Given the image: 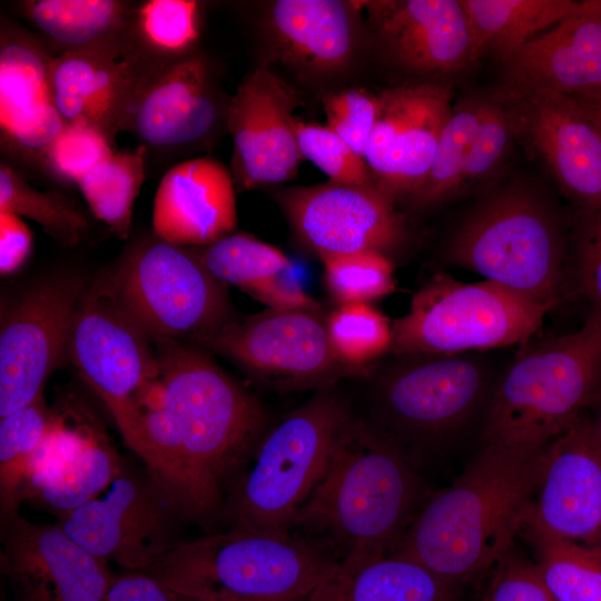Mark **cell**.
<instances>
[{"mask_svg":"<svg viewBox=\"0 0 601 601\" xmlns=\"http://www.w3.org/2000/svg\"><path fill=\"white\" fill-rule=\"evenodd\" d=\"M19 601H46V600L36 593L21 592Z\"/></svg>","mask_w":601,"mask_h":601,"instance_id":"11a10c76","label":"cell"},{"mask_svg":"<svg viewBox=\"0 0 601 601\" xmlns=\"http://www.w3.org/2000/svg\"><path fill=\"white\" fill-rule=\"evenodd\" d=\"M358 30V4L351 1L277 0L264 17L275 59L309 75L344 69L356 52Z\"/></svg>","mask_w":601,"mask_h":601,"instance_id":"484cf974","label":"cell"},{"mask_svg":"<svg viewBox=\"0 0 601 601\" xmlns=\"http://www.w3.org/2000/svg\"><path fill=\"white\" fill-rule=\"evenodd\" d=\"M147 173L146 151H115L77 184L93 216L120 239L129 236L132 207Z\"/></svg>","mask_w":601,"mask_h":601,"instance_id":"d6a6232c","label":"cell"},{"mask_svg":"<svg viewBox=\"0 0 601 601\" xmlns=\"http://www.w3.org/2000/svg\"><path fill=\"white\" fill-rule=\"evenodd\" d=\"M523 529L601 548V440L589 412L546 446Z\"/></svg>","mask_w":601,"mask_h":601,"instance_id":"e0dca14e","label":"cell"},{"mask_svg":"<svg viewBox=\"0 0 601 601\" xmlns=\"http://www.w3.org/2000/svg\"><path fill=\"white\" fill-rule=\"evenodd\" d=\"M155 342L157 376L118 428L180 515L210 530L225 515L223 487L249 459L266 414L206 352Z\"/></svg>","mask_w":601,"mask_h":601,"instance_id":"6da1fadb","label":"cell"},{"mask_svg":"<svg viewBox=\"0 0 601 601\" xmlns=\"http://www.w3.org/2000/svg\"><path fill=\"white\" fill-rule=\"evenodd\" d=\"M124 469L121 457L100 433L75 461L50 475L28 500L60 519L97 499Z\"/></svg>","mask_w":601,"mask_h":601,"instance_id":"836d02e7","label":"cell"},{"mask_svg":"<svg viewBox=\"0 0 601 601\" xmlns=\"http://www.w3.org/2000/svg\"><path fill=\"white\" fill-rule=\"evenodd\" d=\"M200 3L191 0L136 1L129 29L131 50L152 66L177 62L196 51Z\"/></svg>","mask_w":601,"mask_h":601,"instance_id":"4dcf8cb0","label":"cell"},{"mask_svg":"<svg viewBox=\"0 0 601 601\" xmlns=\"http://www.w3.org/2000/svg\"><path fill=\"white\" fill-rule=\"evenodd\" d=\"M579 10L581 12L601 18V0H584L580 1Z\"/></svg>","mask_w":601,"mask_h":601,"instance_id":"db71d44e","label":"cell"},{"mask_svg":"<svg viewBox=\"0 0 601 601\" xmlns=\"http://www.w3.org/2000/svg\"><path fill=\"white\" fill-rule=\"evenodd\" d=\"M551 307L484 280L435 274L392 323L395 355H450L528 342Z\"/></svg>","mask_w":601,"mask_h":601,"instance_id":"9c48e42d","label":"cell"},{"mask_svg":"<svg viewBox=\"0 0 601 601\" xmlns=\"http://www.w3.org/2000/svg\"><path fill=\"white\" fill-rule=\"evenodd\" d=\"M327 125L355 152H364L378 112V96L363 88L331 92L324 97Z\"/></svg>","mask_w":601,"mask_h":601,"instance_id":"bcb514c9","label":"cell"},{"mask_svg":"<svg viewBox=\"0 0 601 601\" xmlns=\"http://www.w3.org/2000/svg\"><path fill=\"white\" fill-rule=\"evenodd\" d=\"M364 160L373 184L392 200H407L424 184L452 112L446 81L406 82L382 91Z\"/></svg>","mask_w":601,"mask_h":601,"instance_id":"2e32d148","label":"cell"},{"mask_svg":"<svg viewBox=\"0 0 601 601\" xmlns=\"http://www.w3.org/2000/svg\"><path fill=\"white\" fill-rule=\"evenodd\" d=\"M237 209L234 178L210 157L169 167L157 187L152 233L171 244L201 247L234 233Z\"/></svg>","mask_w":601,"mask_h":601,"instance_id":"d4e9b609","label":"cell"},{"mask_svg":"<svg viewBox=\"0 0 601 601\" xmlns=\"http://www.w3.org/2000/svg\"><path fill=\"white\" fill-rule=\"evenodd\" d=\"M482 601H555L534 562L512 551L489 575Z\"/></svg>","mask_w":601,"mask_h":601,"instance_id":"7dc6e473","label":"cell"},{"mask_svg":"<svg viewBox=\"0 0 601 601\" xmlns=\"http://www.w3.org/2000/svg\"><path fill=\"white\" fill-rule=\"evenodd\" d=\"M82 282L62 277L27 292L3 316L0 331V417L42 396L68 354Z\"/></svg>","mask_w":601,"mask_h":601,"instance_id":"9a60e30c","label":"cell"},{"mask_svg":"<svg viewBox=\"0 0 601 601\" xmlns=\"http://www.w3.org/2000/svg\"><path fill=\"white\" fill-rule=\"evenodd\" d=\"M178 515L148 473L124 469L101 499L79 506L57 524L102 561L128 571H147L179 543L174 540Z\"/></svg>","mask_w":601,"mask_h":601,"instance_id":"5bb4252c","label":"cell"},{"mask_svg":"<svg viewBox=\"0 0 601 601\" xmlns=\"http://www.w3.org/2000/svg\"><path fill=\"white\" fill-rule=\"evenodd\" d=\"M191 248L218 282L247 294L290 269V262L283 252L246 233H233L213 244Z\"/></svg>","mask_w":601,"mask_h":601,"instance_id":"74e56055","label":"cell"},{"mask_svg":"<svg viewBox=\"0 0 601 601\" xmlns=\"http://www.w3.org/2000/svg\"><path fill=\"white\" fill-rule=\"evenodd\" d=\"M486 99L471 93L453 105L422 187L407 201L416 208L441 204L464 190V173Z\"/></svg>","mask_w":601,"mask_h":601,"instance_id":"1f68e13d","label":"cell"},{"mask_svg":"<svg viewBox=\"0 0 601 601\" xmlns=\"http://www.w3.org/2000/svg\"><path fill=\"white\" fill-rule=\"evenodd\" d=\"M535 565L555 601H601V548L523 529Z\"/></svg>","mask_w":601,"mask_h":601,"instance_id":"d590c367","label":"cell"},{"mask_svg":"<svg viewBox=\"0 0 601 601\" xmlns=\"http://www.w3.org/2000/svg\"><path fill=\"white\" fill-rule=\"evenodd\" d=\"M0 211L29 218L62 246L81 243L90 228L83 210L60 191L39 190L20 169L0 162Z\"/></svg>","mask_w":601,"mask_h":601,"instance_id":"e575fe53","label":"cell"},{"mask_svg":"<svg viewBox=\"0 0 601 601\" xmlns=\"http://www.w3.org/2000/svg\"><path fill=\"white\" fill-rule=\"evenodd\" d=\"M158 67L131 49L52 57L50 100L66 124L95 129L115 147L146 79Z\"/></svg>","mask_w":601,"mask_h":601,"instance_id":"7402d4cb","label":"cell"},{"mask_svg":"<svg viewBox=\"0 0 601 601\" xmlns=\"http://www.w3.org/2000/svg\"><path fill=\"white\" fill-rule=\"evenodd\" d=\"M514 142L508 106L489 90L464 173V189L496 177Z\"/></svg>","mask_w":601,"mask_h":601,"instance_id":"b9f144b4","label":"cell"},{"mask_svg":"<svg viewBox=\"0 0 601 601\" xmlns=\"http://www.w3.org/2000/svg\"><path fill=\"white\" fill-rule=\"evenodd\" d=\"M278 201L302 242L321 258L363 250L388 252L405 229L394 200L375 185L328 183L292 187Z\"/></svg>","mask_w":601,"mask_h":601,"instance_id":"ac0fdd59","label":"cell"},{"mask_svg":"<svg viewBox=\"0 0 601 601\" xmlns=\"http://www.w3.org/2000/svg\"><path fill=\"white\" fill-rule=\"evenodd\" d=\"M548 445H481L430 495L393 554L461 585L490 575L524 528Z\"/></svg>","mask_w":601,"mask_h":601,"instance_id":"3957f363","label":"cell"},{"mask_svg":"<svg viewBox=\"0 0 601 601\" xmlns=\"http://www.w3.org/2000/svg\"><path fill=\"white\" fill-rule=\"evenodd\" d=\"M504 104L515 141L543 164L560 193L575 209L601 208V136L581 107L555 92Z\"/></svg>","mask_w":601,"mask_h":601,"instance_id":"ffe728a7","label":"cell"},{"mask_svg":"<svg viewBox=\"0 0 601 601\" xmlns=\"http://www.w3.org/2000/svg\"><path fill=\"white\" fill-rule=\"evenodd\" d=\"M501 66L490 91L503 102L536 92L571 95L601 87V18L578 8Z\"/></svg>","mask_w":601,"mask_h":601,"instance_id":"603a6c76","label":"cell"},{"mask_svg":"<svg viewBox=\"0 0 601 601\" xmlns=\"http://www.w3.org/2000/svg\"><path fill=\"white\" fill-rule=\"evenodd\" d=\"M136 1L23 0L13 3L52 57L131 49L129 29Z\"/></svg>","mask_w":601,"mask_h":601,"instance_id":"4316f807","label":"cell"},{"mask_svg":"<svg viewBox=\"0 0 601 601\" xmlns=\"http://www.w3.org/2000/svg\"><path fill=\"white\" fill-rule=\"evenodd\" d=\"M104 601H177V597L149 572L128 571L114 578Z\"/></svg>","mask_w":601,"mask_h":601,"instance_id":"c3c4849f","label":"cell"},{"mask_svg":"<svg viewBox=\"0 0 601 601\" xmlns=\"http://www.w3.org/2000/svg\"><path fill=\"white\" fill-rule=\"evenodd\" d=\"M229 97L215 82L208 59L195 53L150 72L122 127L146 161H174L208 146L227 129Z\"/></svg>","mask_w":601,"mask_h":601,"instance_id":"4fadbf2b","label":"cell"},{"mask_svg":"<svg viewBox=\"0 0 601 601\" xmlns=\"http://www.w3.org/2000/svg\"><path fill=\"white\" fill-rule=\"evenodd\" d=\"M348 403L333 386L317 392L265 431L235 483L225 515L231 526L288 533L321 480Z\"/></svg>","mask_w":601,"mask_h":601,"instance_id":"ba28073f","label":"cell"},{"mask_svg":"<svg viewBox=\"0 0 601 601\" xmlns=\"http://www.w3.org/2000/svg\"><path fill=\"white\" fill-rule=\"evenodd\" d=\"M155 339L122 300L114 276L85 290L76 312L68 355L106 404L116 424L157 376Z\"/></svg>","mask_w":601,"mask_h":601,"instance_id":"7c38bea8","label":"cell"},{"mask_svg":"<svg viewBox=\"0 0 601 601\" xmlns=\"http://www.w3.org/2000/svg\"><path fill=\"white\" fill-rule=\"evenodd\" d=\"M115 151L97 130L67 124L43 152L38 170L58 184L77 186L88 171Z\"/></svg>","mask_w":601,"mask_h":601,"instance_id":"60d3db41","label":"cell"},{"mask_svg":"<svg viewBox=\"0 0 601 601\" xmlns=\"http://www.w3.org/2000/svg\"><path fill=\"white\" fill-rule=\"evenodd\" d=\"M177 601H229V600H216V599H197V598H188V597H181L177 595ZM297 601H306V599L297 600Z\"/></svg>","mask_w":601,"mask_h":601,"instance_id":"9f6ffc18","label":"cell"},{"mask_svg":"<svg viewBox=\"0 0 601 601\" xmlns=\"http://www.w3.org/2000/svg\"><path fill=\"white\" fill-rule=\"evenodd\" d=\"M114 279L127 307L155 341L195 342L231 317L226 285L194 249L154 233L132 244Z\"/></svg>","mask_w":601,"mask_h":601,"instance_id":"30bf717a","label":"cell"},{"mask_svg":"<svg viewBox=\"0 0 601 601\" xmlns=\"http://www.w3.org/2000/svg\"><path fill=\"white\" fill-rule=\"evenodd\" d=\"M570 96L601 136V87L574 92Z\"/></svg>","mask_w":601,"mask_h":601,"instance_id":"816d5d0a","label":"cell"},{"mask_svg":"<svg viewBox=\"0 0 601 601\" xmlns=\"http://www.w3.org/2000/svg\"><path fill=\"white\" fill-rule=\"evenodd\" d=\"M396 355L375 378L368 421L418 469L485 412L496 380L476 354Z\"/></svg>","mask_w":601,"mask_h":601,"instance_id":"52a82bcc","label":"cell"},{"mask_svg":"<svg viewBox=\"0 0 601 601\" xmlns=\"http://www.w3.org/2000/svg\"><path fill=\"white\" fill-rule=\"evenodd\" d=\"M462 587L392 554L352 569L338 565L306 601H462Z\"/></svg>","mask_w":601,"mask_h":601,"instance_id":"83f0119b","label":"cell"},{"mask_svg":"<svg viewBox=\"0 0 601 601\" xmlns=\"http://www.w3.org/2000/svg\"><path fill=\"white\" fill-rule=\"evenodd\" d=\"M51 53L40 38L1 16L0 128L50 100Z\"/></svg>","mask_w":601,"mask_h":601,"instance_id":"f546056e","label":"cell"},{"mask_svg":"<svg viewBox=\"0 0 601 601\" xmlns=\"http://www.w3.org/2000/svg\"><path fill=\"white\" fill-rule=\"evenodd\" d=\"M32 246L31 231L21 217L0 211V272H16L29 257Z\"/></svg>","mask_w":601,"mask_h":601,"instance_id":"681fc988","label":"cell"},{"mask_svg":"<svg viewBox=\"0 0 601 601\" xmlns=\"http://www.w3.org/2000/svg\"><path fill=\"white\" fill-rule=\"evenodd\" d=\"M307 539L230 528L179 542L147 572L177 595L229 601H297L338 566Z\"/></svg>","mask_w":601,"mask_h":601,"instance_id":"8992f818","label":"cell"},{"mask_svg":"<svg viewBox=\"0 0 601 601\" xmlns=\"http://www.w3.org/2000/svg\"><path fill=\"white\" fill-rule=\"evenodd\" d=\"M326 327L339 362L357 373L390 352L392 324L370 304L341 305L326 317Z\"/></svg>","mask_w":601,"mask_h":601,"instance_id":"f35d334b","label":"cell"},{"mask_svg":"<svg viewBox=\"0 0 601 601\" xmlns=\"http://www.w3.org/2000/svg\"><path fill=\"white\" fill-rule=\"evenodd\" d=\"M328 293L341 305L370 304L395 288L393 266L376 250L321 258Z\"/></svg>","mask_w":601,"mask_h":601,"instance_id":"ab89813d","label":"cell"},{"mask_svg":"<svg viewBox=\"0 0 601 601\" xmlns=\"http://www.w3.org/2000/svg\"><path fill=\"white\" fill-rule=\"evenodd\" d=\"M40 396L32 403L0 417V509L6 523L18 515L20 492L29 463L55 418Z\"/></svg>","mask_w":601,"mask_h":601,"instance_id":"8d00e7d4","label":"cell"},{"mask_svg":"<svg viewBox=\"0 0 601 601\" xmlns=\"http://www.w3.org/2000/svg\"><path fill=\"white\" fill-rule=\"evenodd\" d=\"M566 269L575 290L601 311V208L568 216Z\"/></svg>","mask_w":601,"mask_h":601,"instance_id":"7bdbcfd3","label":"cell"},{"mask_svg":"<svg viewBox=\"0 0 601 601\" xmlns=\"http://www.w3.org/2000/svg\"><path fill=\"white\" fill-rule=\"evenodd\" d=\"M194 343L282 391L321 390L357 373L335 355L322 309L267 308L243 318L231 316Z\"/></svg>","mask_w":601,"mask_h":601,"instance_id":"8fae6325","label":"cell"},{"mask_svg":"<svg viewBox=\"0 0 601 601\" xmlns=\"http://www.w3.org/2000/svg\"><path fill=\"white\" fill-rule=\"evenodd\" d=\"M295 132L304 159L313 161L329 180L359 186L373 184L364 158L328 126L296 119Z\"/></svg>","mask_w":601,"mask_h":601,"instance_id":"ee69618b","label":"cell"},{"mask_svg":"<svg viewBox=\"0 0 601 601\" xmlns=\"http://www.w3.org/2000/svg\"><path fill=\"white\" fill-rule=\"evenodd\" d=\"M432 493L404 451L349 406L292 532L352 569L395 553Z\"/></svg>","mask_w":601,"mask_h":601,"instance_id":"7a4b0ae2","label":"cell"},{"mask_svg":"<svg viewBox=\"0 0 601 601\" xmlns=\"http://www.w3.org/2000/svg\"><path fill=\"white\" fill-rule=\"evenodd\" d=\"M446 255L453 265L553 308L568 280V217L532 183L514 177L472 205Z\"/></svg>","mask_w":601,"mask_h":601,"instance_id":"277c9868","label":"cell"},{"mask_svg":"<svg viewBox=\"0 0 601 601\" xmlns=\"http://www.w3.org/2000/svg\"><path fill=\"white\" fill-rule=\"evenodd\" d=\"M4 566L21 591L46 601H104L114 578L58 524H36L17 515L7 523Z\"/></svg>","mask_w":601,"mask_h":601,"instance_id":"cb8c5ba5","label":"cell"},{"mask_svg":"<svg viewBox=\"0 0 601 601\" xmlns=\"http://www.w3.org/2000/svg\"><path fill=\"white\" fill-rule=\"evenodd\" d=\"M66 125L51 101L31 108L1 127V150L7 156L2 159L38 169L43 152Z\"/></svg>","mask_w":601,"mask_h":601,"instance_id":"f6af8a7d","label":"cell"},{"mask_svg":"<svg viewBox=\"0 0 601 601\" xmlns=\"http://www.w3.org/2000/svg\"><path fill=\"white\" fill-rule=\"evenodd\" d=\"M296 91L267 65L247 73L227 110L233 169L243 189L292 179L304 159L296 138Z\"/></svg>","mask_w":601,"mask_h":601,"instance_id":"d6986e66","label":"cell"},{"mask_svg":"<svg viewBox=\"0 0 601 601\" xmlns=\"http://www.w3.org/2000/svg\"><path fill=\"white\" fill-rule=\"evenodd\" d=\"M388 59L425 81L463 72L474 61L462 0H371L358 2Z\"/></svg>","mask_w":601,"mask_h":601,"instance_id":"44dd1931","label":"cell"},{"mask_svg":"<svg viewBox=\"0 0 601 601\" xmlns=\"http://www.w3.org/2000/svg\"><path fill=\"white\" fill-rule=\"evenodd\" d=\"M573 0H462L472 36L474 61L501 65L530 40L574 13Z\"/></svg>","mask_w":601,"mask_h":601,"instance_id":"f1b7e54d","label":"cell"},{"mask_svg":"<svg viewBox=\"0 0 601 601\" xmlns=\"http://www.w3.org/2000/svg\"><path fill=\"white\" fill-rule=\"evenodd\" d=\"M588 410H591L592 414H590L594 430L598 434V436L601 440V376L599 381V385L595 392V395L593 397V401Z\"/></svg>","mask_w":601,"mask_h":601,"instance_id":"f5cc1de1","label":"cell"},{"mask_svg":"<svg viewBox=\"0 0 601 601\" xmlns=\"http://www.w3.org/2000/svg\"><path fill=\"white\" fill-rule=\"evenodd\" d=\"M248 294L273 309H321L286 272L264 282Z\"/></svg>","mask_w":601,"mask_h":601,"instance_id":"f907efd6","label":"cell"},{"mask_svg":"<svg viewBox=\"0 0 601 601\" xmlns=\"http://www.w3.org/2000/svg\"><path fill=\"white\" fill-rule=\"evenodd\" d=\"M495 381L481 445L545 446L590 407L601 376V311L574 333L531 338Z\"/></svg>","mask_w":601,"mask_h":601,"instance_id":"5b68a950","label":"cell"}]
</instances>
